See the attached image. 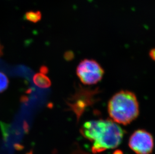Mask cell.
Listing matches in <instances>:
<instances>
[{
    "label": "cell",
    "instance_id": "cell-1",
    "mask_svg": "<svg viewBox=\"0 0 155 154\" xmlns=\"http://www.w3.org/2000/svg\"><path fill=\"white\" fill-rule=\"evenodd\" d=\"M85 138L93 143L91 151L94 154L118 147L121 142L124 131L118 124L110 120L87 121L80 130Z\"/></svg>",
    "mask_w": 155,
    "mask_h": 154
},
{
    "label": "cell",
    "instance_id": "cell-2",
    "mask_svg": "<svg viewBox=\"0 0 155 154\" xmlns=\"http://www.w3.org/2000/svg\"><path fill=\"white\" fill-rule=\"evenodd\" d=\"M110 117L116 123L128 125L139 115V104L136 95L131 91L121 90L110 99L107 105Z\"/></svg>",
    "mask_w": 155,
    "mask_h": 154
},
{
    "label": "cell",
    "instance_id": "cell-3",
    "mask_svg": "<svg viewBox=\"0 0 155 154\" xmlns=\"http://www.w3.org/2000/svg\"><path fill=\"white\" fill-rule=\"evenodd\" d=\"M104 70L98 62L92 59H84L76 68V74L84 84H96L104 76Z\"/></svg>",
    "mask_w": 155,
    "mask_h": 154
},
{
    "label": "cell",
    "instance_id": "cell-4",
    "mask_svg": "<svg viewBox=\"0 0 155 154\" xmlns=\"http://www.w3.org/2000/svg\"><path fill=\"white\" fill-rule=\"evenodd\" d=\"M129 146L136 154H151L154 149L153 137L145 130H137L130 136Z\"/></svg>",
    "mask_w": 155,
    "mask_h": 154
},
{
    "label": "cell",
    "instance_id": "cell-5",
    "mask_svg": "<svg viewBox=\"0 0 155 154\" xmlns=\"http://www.w3.org/2000/svg\"><path fill=\"white\" fill-rule=\"evenodd\" d=\"M33 82L37 87L43 89L48 88L51 85V82L48 77L42 73H37L34 75Z\"/></svg>",
    "mask_w": 155,
    "mask_h": 154
},
{
    "label": "cell",
    "instance_id": "cell-6",
    "mask_svg": "<svg viewBox=\"0 0 155 154\" xmlns=\"http://www.w3.org/2000/svg\"><path fill=\"white\" fill-rule=\"evenodd\" d=\"M25 18L28 21L36 23L41 20L42 14L39 11H30L25 14Z\"/></svg>",
    "mask_w": 155,
    "mask_h": 154
},
{
    "label": "cell",
    "instance_id": "cell-7",
    "mask_svg": "<svg viewBox=\"0 0 155 154\" xmlns=\"http://www.w3.org/2000/svg\"><path fill=\"white\" fill-rule=\"evenodd\" d=\"M9 80L6 75L0 72V93H2L7 89Z\"/></svg>",
    "mask_w": 155,
    "mask_h": 154
},
{
    "label": "cell",
    "instance_id": "cell-8",
    "mask_svg": "<svg viewBox=\"0 0 155 154\" xmlns=\"http://www.w3.org/2000/svg\"><path fill=\"white\" fill-rule=\"evenodd\" d=\"M150 57L153 61H155V48L151 50L149 52Z\"/></svg>",
    "mask_w": 155,
    "mask_h": 154
},
{
    "label": "cell",
    "instance_id": "cell-9",
    "mask_svg": "<svg viewBox=\"0 0 155 154\" xmlns=\"http://www.w3.org/2000/svg\"><path fill=\"white\" fill-rule=\"evenodd\" d=\"M3 46H2L1 44L0 43V57L3 55Z\"/></svg>",
    "mask_w": 155,
    "mask_h": 154
}]
</instances>
